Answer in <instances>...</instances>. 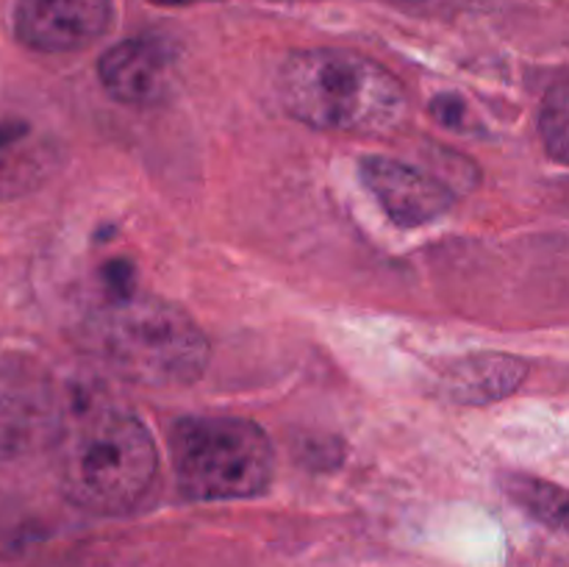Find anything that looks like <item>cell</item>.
<instances>
[{"instance_id":"6da1fadb","label":"cell","mask_w":569,"mask_h":567,"mask_svg":"<svg viewBox=\"0 0 569 567\" xmlns=\"http://www.w3.org/2000/svg\"><path fill=\"white\" fill-rule=\"evenodd\" d=\"M281 106L317 131L381 137L409 115V94L378 61L342 48L295 50L278 70Z\"/></svg>"},{"instance_id":"7a4b0ae2","label":"cell","mask_w":569,"mask_h":567,"mask_svg":"<svg viewBox=\"0 0 569 567\" xmlns=\"http://www.w3.org/2000/svg\"><path fill=\"white\" fill-rule=\"evenodd\" d=\"M100 359L139 387H187L209 367L211 345L192 315L153 295L106 300L89 322Z\"/></svg>"},{"instance_id":"3957f363","label":"cell","mask_w":569,"mask_h":567,"mask_svg":"<svg viewBox=\"0 0 569 567\" xmlns=\"http://www.w3.org/2000/svg\"><path fill=\"white\" fill-rule=\"evenodd\" d=\"M159 450L137 415L94 409L78 417L59 445V481L67 498L94 515H126L150 493Z\"/></svg>"},{"instance_id":"277c9868","label":"cell","mask_w":569,"mask_h":567,"mask_svg":"<svg viewBox=\"0 0 569 567\" xmlns=\"http://www.w3.org/2000/svg\"><path fill=\"white\" fill-rule=\"evenodd\" d=\"M178 489L189 500H242L267 493L276 454L264 428L244 417H183L172 428Z\"/></svg>"},{"instance_id":"5b68a950","label":"cell","mask_w":569,"mask_h":567,"mask_svg":"<svg viewBox=\"0 0 569 567\" xmlns=\"http://www.w3.org/2000/svg\"><path fill=\"white\" fill-rule=\"evenodd\" d=\"M359 172L378 206L400 228L431 226L453 209L456 195L437 176L392 156H365Z\"/></svg>"},{"instance_id":"8992f818","label":"cell","mask_w":569,"mask_h":567,"mask_svg":"<svg viewBox=\"0 0 569 567\" xmlns=\"http://www.w3.org/2000/svg\"><path fill=\"white\" fill-rule=\"evenodd\" d=\"M111 0H17L14 31L39 53H76L111 26Z\"/></svg>"},{"instance_id":"52a82bcc","label":"cell","mask_w":569,"mask_h":567,"mask_svg":"<svg viewBox=\"0 0 569 567\" xmlns=\"http://www.w3.org/2000/svg\"><path fill=\"white\" fill-rule=\"evenodd\" d=\"M106 92L126 106L164 103L172 92V59L150 39H126L103 53L98 64Z\"/></svg>"},{"instance_id":"ba28073f","label":"cell","mask_w":569,"mask_h":567,"mask_svg":"<svg viewBox=\"0 0 569 567\" xmlns=\"http://www.w3.org/2000/svg\"><path fill=\"white\" fill-rule=\"evenodd\" d=\"M56 404L39 378L0 376V459H11L53 434Z\"/></svg>"},{"instance_id":"9c48e42d","label":"cell","mask_w":569,"mask_h":567,"mask_svg":"<svg viewBox=\"0 0 569 567\" xmlns=\"http://www.w3.org/2000/svg\"><path fill=\"white\" fill-rule=\"evenodd\" d=\"M56 145L37 120L22 111H0V195L20 192L48 176Z\"/></svg>"},{"instance_id":"30bf717a","label":"cell","mask_w":569,"mask_h":567,"mask_svg":"<svg viewBox=\"0 0 569 567\" xmlns=\"http://www.w3.org/2000/svg\"><path fill=\"white\" fill-rule=\"evenodd\" d=\"M526 376L528 365L517 356L472 354L456 361L445 372V381H448L450 398H456L459 404L483 406L509 398L511 392L520 389Z\"/></svg>"},{"instance_id":"8fae6325","label":"cell","mask_w":569,"mask_h":567,"mask_svg":"<svg viewBox=\"0 0 569 567\" xmlns=\"http://www.w3.org/2000/svg\"><path fill=\"white\" fill-rule=\"evenodd\" d=\"M500 489L520 506L522 511L539 520L542 526L556 528H567V517H569V498L567 489L559 487L553 481H545V478L537 476H526V472H506L500 478Z\"/></svg>"},{"instance_id":"7c38bea8","label":"cell","mask_w":569,"mask_h":567,"mask_svg":"<svg viewBox=\"0 0 569 567\" xmlns=\"http://www.w3.org/2000/svg\"><path fill=\"white\" fill-rule=\"evenodd\" d=\"M539 133H542L545 150L553 161L567 165L569 150V94L567 83H556L548 92L539 115Z\"/></svg>"},{"instance_id":"4fadbf2b","label":"cell","mask_w":569,"mask_h":567,"mask_svg":"<svg viewBox=\"0 0 569 567\" xmlns=\"http://www.w3.org/2000/svg\"><path fill=\"white\" fill-rule=\"evenodd\" d=\"M431 115L450 128H461L465 122V106L456 98H439L431 103Z\"/></svg>"},{"instance_id":"5bb4252c","label":"cell","mask_w":569,"mask_h":567,"mask_svg":"<svg viewBox=\"0 0 569 567\" xmlns=\"http://www.w3.org/2000/svg\"><path fill=\"white\" fill-rule=\"evenodd\" d=\"M148 3H156V6H189V3H200V0H148Z\"/></svg>"},{"instance_id":"9a60e30c","label":"cell","mask_w":569,"mask_h":567,"mask_svg":"<svg viewBox=\"0 0 569 567\" xmlns=\"http://www.w3.org/2000/svg\"><path fill=\"white\" fill-rule=\"evenodd\" d=\"M398 3H406V6H415V3H426V0H398Z\"/></svg>"}]
</instances>
